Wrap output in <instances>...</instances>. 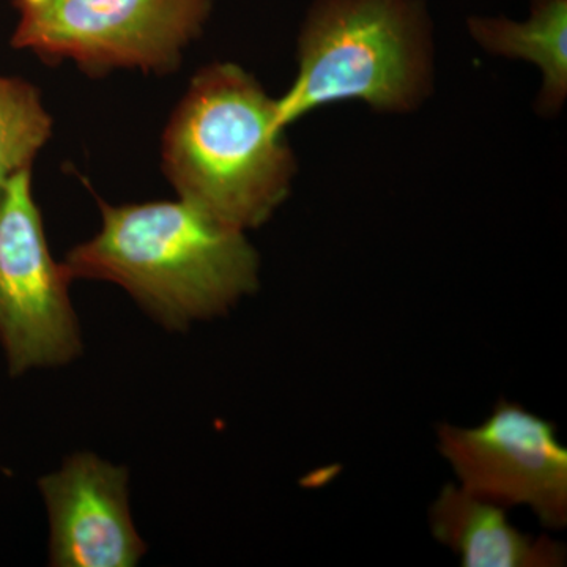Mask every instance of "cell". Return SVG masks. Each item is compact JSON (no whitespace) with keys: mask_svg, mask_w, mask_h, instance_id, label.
I'll use <instances>...</instances> for the list:
<instances>
[{"mask_svg":"<svg viewBox=\"0 0 567 567\" xmlns=\"http://www.w3.org/2000/svg\"><path fill=\"white\" fill-rule=\"evenodd\" d=\"M102 227L74 246L71 279L122 287L164 328L181 331L227 315L260 284V257L246 233L183 200L100 205Z\"/></svg>","mask_w":567,"mask_h":567,"instance_id":"cell-1","label":"cell"},{"mask_svg":"<svg viewBox=\"0 0 567 567\" xmlns=\"http://www.w3.org/2000/svg\"><path fill=\"white\" fill-rule=\"evenodd\" d=\"M162 158L178 199L241 233L270 221L297 175L276 100L230 62L197 71L164 130Z\"/></svg>","mask_w":567,"mask_h":567,"instance_id":"cell-2","label":"cell"},{"mask_svg":"<svg viewBox=\"0 0 567 567\" xmlns=\"http://www.w3.org/2000/svg\"><path fill=\"white\" fill-rule=\"evenodd\" d=\"M297 54V76L276 100L286 130L309 112L342 102L402 114L432 91L434 44L420 0H316Z\"/></svg>","mask_w":567,"mask_h":567,"instance_id":"cell-3","label":"cell"},{"mask_svg":"<svg viewBox=\"0 0 567 567\" xmlns=\"http://www.w3.org/2000/svg\"><path fill=\"white\" fill-rule=\"evenodd\" d=\"M11 44L89 76L114 70L166 74L204 31L212 0H13Z\"/></svg>","mask_w":567,"mask_h":567,"instance_id":"cell-4","label":"cell"},{"mask_svg":"<svg viewBox=\"0 0 567 567\" xmlns=\"http://www.w3.org/2000/svg\"><path fill=\"white\" fill-rule=\"evenodd\" d=\"M71 281L52 259L32 169H22L0 189V344L11 375L63 365L81 353Z\"/></svg>","mask_w":567,"mask_h":567,"instance_id":"cell-5","label":"cell"},{"mask_svg":"<svg viewBox=\"0 0 567 567\" xmlns=\"http://www.w3.org/2000/svg\"><path fill=\"white\" fill-rule=\"evenodd\" d=\"M436 447L468 494L528 507L544 527H566L567 450L551 421L499 399L475 427L440 424Z\"/></svg>","mask_w":567,"mask_h":567,"instance_id":"cell-6","label":"cell"},{"mask_svg":"<svg viewBox=\"0 0 567 567\" xmlns=\"http://www.w3.org/2000/svg\"><path fill=\"white\" fill-rule=\"evenodd\" d=\"M128 472L93 453H76L41 477L55 567H133L147 551L134 527Z\"/></svg>","mask_w":567,"mask_h":567,"instance_id":"cell-7","label":"cell"},{"mask_svg":"<svg viewBox=\"0 0 567 567\" xmlns=\"http://www.w3.org/2000/svg\"><path fill=\"white\" fill-rule=\"evenodd\" d=\"M429 528L464 567H561L565 544L520 532L506 507L446 484L429 507Z\"/></svg>","mask_w":567,"mask_h":567,"instance_id":"cell-8","label":"cell"},{"mask_svg":"<svg viewBox=\"0 0 567 567\" xmlns=\"http://www.w3.org/2000/svg\"><path fill=\"white\" fill-rule=\"evenodd\" d=\"M468 32L483 50L533 63L543 74L537 111L557 114L567 96V0H532L528 20L472 17Z\"/></svg>","mask_w":567,"mask_h":567,"instance_id":"cell-9","label":"cell"},{"mask_svg":"<svg viewBox=\"0 0 567 567\" xmlns=\"http://www.w3.org/2000/svg\"><path fill=\"white\" fill-rule=\"evenodd\" d=\"M52 134V117L31 82L0 76V189L11 175L32 169Z\"/></svg>","mask_w":567,"mask_h":567,"instance_id":"cell-10","label":"cell"}]
</instances>
